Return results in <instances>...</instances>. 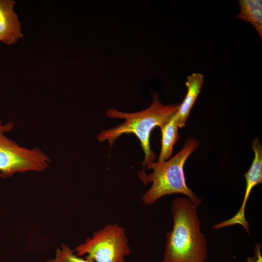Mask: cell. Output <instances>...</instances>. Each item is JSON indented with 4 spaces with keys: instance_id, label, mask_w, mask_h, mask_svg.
<instances>
[{
    "instance_id": "2",
    "label": "cell",
    "mask_w": 262,
    "mask_h": 262,
    "mask_svg": "<svg viewBox=\"0 0 262 262\" xmlns=\"http://www.w3.org/2000/svg\"><path fill=\"white\" fill-rule=\"evenodd\" d=\"M153 102L147 108L135 113H125L111 108L107 111V116L112 118L124 119L122 123L111 129L105 130L97 135L100 142L108 141L112 146L115 141L124 134H134L139 139L145 159L142 163L143 171H145L146 165L154 162L156 154L151 150L150 136L152 130L156 127L160 128L167 122L177 112L178 103L168 105L163 104L159 99L158 93L154 92Z\"/></svg>"
},
{
    "instance_id": "9",
    "label": "cell",
    "mask_w": 262,
    "mask_h": 262,
    "mask_svg": "<svg viewBox=\"0 0 262 262\" xmlns=\"http://www.w3.org/2000/svg\"><path fill=\"white\" fill-rule=\"evenodd\" d=\"M240 12L236 18L250 22L262 38V1L261 0H239Z\"/></svg>"
},
{
    "instance_id": "6",
    "label": "cell",
    "mask_w": 262,
    "mask_h": 262,
    "mask_svg": "<svg viewBox=\"0 0 262 262\" xmlns=\"http://www.w3.org/2000/svg\"><path fill=\"white\" fill-rule=\"evenodd\" d=\"M15 3L13 0H0V41L7 45L15 44L23 36L14 10Z\"/></svg>"
},
{
    "instance_id": "8",
    "label": "cell",
    "mask_w": 262,
    "mask_h": 262,
    "mask_svg": "<svg viewBox=\"0 0 262 262\" xmlns=\"http://www.w3.org/2000/svg\"><path fill=\"white\" fill-rule=\"evenodd\" d=\"M175 114L160 127L162 133V145L158 161L159 162L165 161L170 157L173 147L179 139V127Z\"/></svg>"
},
{
    "instance_id": "7",
    "label": "cell",
    "mask_w": 262,
    "mask_h": 262,
    "mask_svg": "<svg viewBox=\"0 0 262 262\" xmlns=\"http://www.w3.org/2000/svg\"><path fill=\"white\" fill-rule=\"evenodd\" d=\"M203 79V76L200 73H194L187 77L185 82L187 92L175 114L179 128L185 126L190 111L200 93Z\"/></svg>"
},
{
    "instance_id": "10",
    "label": "cell",
    "mask_w": 262,
    "mask_h": 262,
    "mask_svg": "<svg viewBox=\"0 0 262 262\" xmlns=\"http://www.w3.org/2000/svg\"><path fill=\"white\" fill-rule=\"evenodd\" d=\"M48 262H95L76 254L74 250L66 244H63L57 248L54 257Z\"/></svg>"
},
{
    "instance_id": "3",
    "label": "cell",
    "mask_w": 262,
    "mask_h": 262,
    "mask_svg": "<svg viewBox=\"0 0 262 262\" xmlns=\"http://www.w3.org/2000/svg\"><path fill=\"white\" fill-rule=\"evenodd\" d=\"M198 146L197 140L188 138L182 148L169 160L147 164L146 168L152 170L151 173L138 172V178L145 185L152 183L142 196L143 203L151 205L165 196L180 194L187 196L197 207L201 204L202 198L187 186L184 173L185 162Z\"/></svg>"
},
{
    "instance_id": "4",
    "label": "cell",
    "mask_w": 262,
    "mask_h": 262,
    "mask_svg": "<svg viewBox=\"0 0 262 262\" xmlns=\"http://www.w3.org/2000/svg\"><path fill=\"white\" fill-rule=\"evenodd\" d=\"M74 251L78 256L95 262H126L131 253L125 229L116 223L107 224L94 232Z\"/></svg>"
},
{
    "instance_id": "5",
    "label": "cell",
    "mask_w": 262,
    "mask_h": 262,
    "mask_svg": "<svg viewBox=\"0 0 262 262\" xmlns=\"http://www.w3.org/2000/svg\"><path fill=\"white\" fill-rule=\"evenodd\" d=\"M13 127V123L3 124L0 119V177H10L16 173L41 172L47 168L50 160L40 148L21 147L5 135Z\"/></svg>"
},
{
    "instance_id": "1",
    "label": "cell",
    "mask_w": 262,
    "mask_h": 262,
    "mask_svg": "<svg viewBox=\"0 0 262 262\" xmlns=\"http://www.w3.org/2000/svg\"><path fill=\"white\" fill-rule=\"evenodd\" d=\"M197 208L188 197H177L173 200V227L166 233L162 262L206 261L207 240L201 230Z\"/></svg>"
},
{
    "instance_id": "11",
    "label": "cell",
    "mask_w": 262,
    "mask_h": 262,
    "mask_svg": "<svg viewBox=\"0 0 262 262\" xmlns=\"http://www.w3.org/2000/svg\"><path fill=\"white\" fill-rule=\"evenodd\" d=\"M261 245L257 244L255 248V255L253 257H247V262H262L261 254Z\"/></svg>"
}]
</instances>
